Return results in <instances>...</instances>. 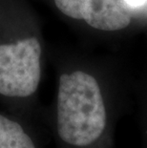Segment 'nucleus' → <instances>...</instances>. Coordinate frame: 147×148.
<instances>
[{
	"label": "nucleus",
	"mask_w": 147,
	"mask_h": 148,
	"mask_svg": "<svg viewBox=\"0 0 147 148\" xmlns=\"http://www.w3.org/2000/svg\"><path fill=\"white\" fill-rule=\"evenodd\" d=\"M42 47L36 37L0 44V95L28 97L41 79Z\"/></svg>",
	"instance_id": "obj_2"
},
{
	"label": "nucleus",
	"mask_w": 147,
	"mask_h": 148,
	"mask_svg": "<svg viewBox=\"0 0 147 148\" xmlns=\"http://www.w3.org/2000/svg\"><path fill=\"white\" fill-rule=\"evenodd\" d=\"M106 109L98 82L92 75L75 71L60 75L57 90V133L64 143L87 146L102 135Z\"/></svg>",
	"instance_id": "obj_1"
},
{
	"label": "nucleus",
	"mask_w": 147,
	"mask_h": 148,
	"mask_svg": "<svg viewBox=\"0 0 147 148\" xmlns=\"http://www.w3.org/2000/svg\"><path fill=\"white\" fill-rule=\"evenodd\" d=\"M0 148H36L18 122L0 114Z\"/></svg>",
	"instance_id": "obj_4"
},
{
	"label": "nucleus",
	"mask_w": 147,
	"mask_h": 148,
	"mask_svg": "<svg viewBox=\"0 0 147 148\" xmlns=\"http://www.w3.org/2000/svg\"><path fill=\"white\" fill-rule=\"evenodd\" d=\"M146 0H124V2L126 3L127 5L131 6L133 8H137L139 7V6H142L145 3Z\"/></svg>",
	"instance_id": "obj_5"
},
{
	"label": "nucleus",
	"mask_w": 147,
	"mask_h": 148,
	"mask_svg": "<svg viewBox=\"0 0 147 148\" xmlns=\"http://www.w3.org/2000/svg\"><path fill=\"white\" fill-rule=\"evenodd\" d=\"M66 16L83 20L101 31H118L130 24V16L117 0H54Z\"/></svg>",
	"instance_id": "obj_3"
}]
</instances>
